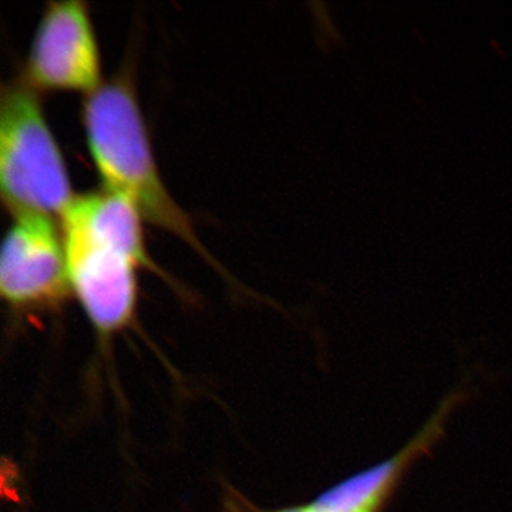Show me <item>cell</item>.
Instances as JSON below:
<instances>
[{
	"label": "cell",
	"mask_w": 512,
	"mask_h": 512,
	"mask_svg": "<svg viewBox=\"0 0 512 512\" xmlns=\"http://www.w3.org/2000/svg\"><path fill=\"white\" fill-rule=\"evenodd\" d=\"M83 124L104 190L127 198L143 220L175 235L218 266L195 234L190 217L161 180L143 113L126 73L87 94Z\"/></svg>",
	"instance_id": "1"
},
{
	"label": "cell",
	"mask_w": 512,
	"mask_h": 512,
	"mask_svg": "<svg viewBox=\"0 0 512 512\" xmlns=\"http://www.w3.org/2000/svg\"><path fill=\"white\" fill-rule=\"evenodd\" d=\"M67 274L101 338L134 318L137 269L160 272L144 245L141 218L117 208L69 210L60 217Z\"/></svg>",
	"instance_id": "2"
},
{
	"label": "cell",
	"mask_w": 512,
	"mask_h": 512,
	"mask_svg": "<svg viewBox=\"0 0 512 512\" xmlns=\"http://www.w3.org/2000/svg\"><path fill=\"white\" fill-rule=\"evenodd\" d=\"M0 192L13 218H60L74 198L37 90L25 79L3 84L0 94Z\"/></svg>",
	"instance_id": "3"
},
{
	"label": "cell",
	"mask_w": 512,
	"mask_h": 512,
	"mask_svg": "<svg viewBox=\"0 0 512 512\" xmlns=\"http://www.w3.org/2000/svg\"><path fill=\"white\" fill-rule=\"evenodd\" d=\"M0 293L15 309L56 308L72 293L62 231L53 218H13L0 249Z\"/></svg>",
	"instance_id": "4"
},
{
	"label": "cell",
	"mask_w": 512,
	"mask_h": 512,
	"mask_svg": "<svg viewBox=\"0 0 512 512\" xmlns=\"http://www.w3.org/2000/svg\"><path fill=\"white\" fill-rule=\"evenodd\" d=\"M23 79L36 90L93 93L101 86L99 45L82 0L50 2L39 20Z\"/></svg>",
	"instance_id": "5"
},
{
	"label": "cell",
	"mask_w": 512,
	"mask_h": 512,
	"mask_svg": "<svg viewBox=\"0 0 512 512\" xmlns=\"http://www.w3.org/2000/svg\"><path fill=\"white\" fill-rule=\"evenodd\" d=\"M276 512H333V511L326 510V508L320 507L319 504H316L315 501H313V503L301 505V507L285 508V510L276 511Z\"/></svg>",
	"instance_id": "6"
}]
</instances>
